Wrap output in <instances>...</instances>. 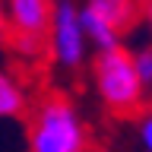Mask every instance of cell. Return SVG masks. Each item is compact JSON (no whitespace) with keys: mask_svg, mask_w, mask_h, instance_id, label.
<instances>
[{"mask_svg":"<svg viewBox=\"0 0 152 152\" xmlns=\"http://www.w3.org/2000/svg\"><path fill=\"white\" fill-rule=\"evenodd\" d=\"M28 152H89L92 130L66 95L48 92L28 108Z\"/></svg>","mask_w":152,"mask_h":152,"instance_id":"cell-1","label":"cell"},{"mask_svg":"<svg viewBox=\"0 0 152 152\" xmlns=\"http://www.w3.org/2000/svg\"><path fill=\"white\" fill-rule=\"evenodd\" d=\"M89 66H92V89L108 114L133 117L146 108L149 89H146V79L136 70L133 51H127L124 45L95 51Z\"/></svg>","mask_w":152,"mask_h":152,"instance_id":"cell-2","label":"cell"},{"mask_svg":"<svg viewBox=\"0 0 152 152\" xmlns=\"http://www.w3.org/2000/svg\"><path fill=\"white\" fill-rule=\"evenodd\" d=\"M89 54H92V45H89L83 19H79V3L76 0H54L51 22L45 32L48 64L57 66L60 73H79L89 64Z\"/></svg>","mask_w":152,"mask_h":152,"instance_id":"cell-3","label":"cell"},{"mask_svg":"<svg viewBox=\"0 0 152 152\" xmlns=\"http://www.w3.org/2000/svg\"><path fill=\"white\" fill-rule=\"evenodd\" d=\"M7 10V45L16 57H45V32L51 22L54 0H3Z\"/></svg>","mask_w":152,"mask_h":152,"instance_id":"cell-4","label":"cell"},{"mask_svg":"<svg viewBox=\"0 0 152 152\" xmlns=\"http://www.w3.org/2000/svg\"><path fill=\"white\" fill-rule=\"evenodd\" d=\"M28 108H32V95L22 76H16L13 70H0V117L3 121L26 117Z\"/></svg>","mask_w":152,"mask_h":152,"instance_id":"cell-5","label":"cell"},{"mask_svg":"<svg viewBox=\"0 0 152 152\" xmlns=\"http://www.w3.org/2000/svg\"><path fill=\"white\" fill-rule=\"evenodd\" d=\"M83 7H89L98 16H104L121 32H130L140 22V0H83Z\"/></svg>","mask_w":152,"mask_h":152,"instance_id":"cell-6","label":"cell"},{"mask_svg":"<svg viewBox=\"0 0 152 152\" xmlns=\"http://www.w3.org/2000/svg\"><path fill=\"white\" fill-rule=\"evenodd\" d=\"M79 19H83V28H86V38H89L92 51H104V48L121 45V28H114L104 16L92 13V10L83 7V3H79Z\"/></svg>","mask_w":152,"mask_h":152,"instance_id":"cell-7","label":"cell"},{"mask_svg":"<svg viewBox=\"0 0 152 152\" xmlns=\"http://www.w3.org/2000/svg\"><path fill=\"white\" fill-rule=\"evenodd\" d=\"M136 140H140L142 152H152V108H142L136 117Z\"/></svg>","mask_w":152,"mask_h":152,"instance_id":"cell-8","label":"cell"},{"mask_svg":"<svg viewBox=\"0 0 152 152\" xmlns=\"http://www.w3.org/2000/svg\"><path fill=\"white\" fill-rule=\"evenodd\" d=\"M133 60H136L140 76L149 83V73H152V45H149V48H136V51H133ZM146 89H149V86H146Z\"/></svg>","mask_w":152,"mask_h":152,"instance_id":"cell-9","label":"cell"},{"mask_svg":"<svg viewBox=\"0 0 152 152\" xmlns=\"http://www.w3.org/2000/svg\"><path fill=\"white\" fill-rule=\"evenodd\" d=\"M140 19L149 26V32H152V0H140Z\"/></svg>","mask_w":152,"mask_h":152,"instance_id":"cell-10","label":"cell"},{"mask_svg":"<svg viewBox=\"0 0 152 152\" xmlns=\"http://www.w3.org/2000/svg\"><path fill=\"white\" fill-rule=\"evenodd\" d=\"M7 10H3V0H0V41H7Z\"/></svg>","mask_w":152,"mask_h":152,"instance_id":"cell-11","label":"cell"},{"mask_svg":"<svg viewBox=\"0 0 152 152\" xmlns=\"http://www.w3.org/2000/svg\"><path fill=\"white\" fill-rule=\"evenodd\" d=\"M146 86H149V92H152V73H149V83H146Z\"/></svg>","mask_w":152,"mask_h":152,"instance_id":"cell-12","label":"cell"}]
</instances>
